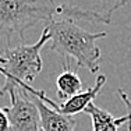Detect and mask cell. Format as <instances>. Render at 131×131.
<instances>
[{
    "label": "cell",
    "mask_w": 131,
    "mask_h": 131,
    "mask_svg": "<svg viewBox=\"0 0 131 131\" xmlns=\"http://www.w3.org/2000/svg\"><path fill=\"white\" fill-rule=\"evenodd\" d=\"M45 27L50 34L49 48L52 52L74 59L77 66L89 70V73H98L102 52L96 40L105 38L107 34L88 32L70 18L53 20Z\"/></svg>",
    "instance_id": "7a4b0ae2"
},
{
    "label": "cell",
    "mask_w": 131,
    "mask_h": 131,
    "mask_svg": "<svg viewBox=\"0 0 131 131\" xmlns=\"http://www.w3.org/2000/svg\"><path fill=\"white\" fill-rule=\"evenodd\" d=\"M114 3H116L117 7H121V6L126 4V0H114Z\"/></svg>",
    "instance_id": "8fae6325"
},
{
    "label": "cell",
    "mask_w": 131,
    "mask_h": 131,
    "mask_svg": "<svg viewBox=\"0 0 131 131\" xmlns=\"http://www.w3.org/2000/svg\"><path fill=\"white\" fill-rule=\"evenodd\" d=\"M4 61H6V59L3 57L2 54H0V66H3V64H4ZM0 75H2V67H0Z\"/></svg>",
    "instance_id": "7c38bea8"
},
{
    "label": "cell",
    "mask_w": 131,
    "mask_h": 131,
    "mask_svg": "<svg viewBox=\"0 0 131 131\" xmlns=\"http://www.w3.org/2000/svg\"><path fill=\"white\" fill-rule=\"evenodd\" d=\"M56 88H57L59 98L67 101L74 95L82 92V81L78 73L71 68H64L63 73L59 74V77L56 78Z\"/></svg>",
    "instance_id": "ba28073f"
},
{
    "label": "cell",
    "mask_w": 131,
    "mask_h": 131,
    "mask_svg": "<svg viewBox=\"0 0 131 131\" xmlns=\"http://www.w3.org/2000/svg\"><path fill=\"white\" fill-rule=\"evenodd\" d=\"M48 42H50V34L45 27L36 43L18 45L0 52V54L6 59L4 64L0 66L2 77L4 80L0 85V96L11 93L18 88L32 95L35 89L31 86V82L42 71L43 61L40 57V50Z\"/></svg>",
    "instance_id": "3957f363"
},
{
    "label": "cell",
    "mask_w": 131,
    "mask_h": 131,
    "mask_svg": "<svg viewBox=\"0 0 131 131\" xmlns=\"http://www.w3.org/2000/svg\"><path fill=\"white\" fill-rule=\"evenodd\" d=\"M105 82H106V75L101 74V75L96 78V82L93 86L86 88L85 91L74 95L73 98L64 101L63 103H56V102H53L50 98H48V95H46L45 91H42V89H38L36 93L34 95V98H38L40 101H43L45 103H48L50 106V107H53L54 110H57L59 113L66 114V116H73V114H77V113H85L86 107L95 101L98 93L101 92L102 88H103Z\"/></svg>",
    "instance_id": "5b68a950"
},
{
    "label": "cell",
    "mask_w": 131,
    "mask_h": 131,
    "mask_svg": "<svg viewBox=\"0 0 131 131\" xmlns=\"http://www.w3.org/2000/svg\"><path fill=\"white\" fill-rule=\"evenodd\" d=\"M117 93H118V96H120L121 102H123L124 106L127 107V110H128V114H131V99H130V96L127 95L123 89H117Z\"/></svg>",
    "instance_id": "30bf717a"
},
{
    "label": "cell",
    "mask_w": 131,
    "mask_h": 131,
    "mask_svg": "<svg viewBox=\"0 0 131 131\" xmlns=\"http://www.w3.org/2000/svg\"><path fill=\"white\" fill-rule=\"evenodd\" d=\"M127 131H131V120L127 123Z\"/></svg>",
    "instance_id": "4fadbf2b"
},
{
    "label": "cell",
    "mask_w": 131,
    "mask_h": 131,
    "mask_svg": "<svg viewBox=\"0 0 131 131\" xmlns=\"http://www.w3.org/2000/svg\"><path fill=\"white\" fill-rule=\"evenodd\" d=\"M116 8L112 7L105 13H99L75 6L57 4L54 0H0V43L4 42L6 48L3 50H6L14 36L24 38L25 31L39 23L48 25L56 15H63L70 20L109 24Z\"/></svg>",
    "instance_id": "6da1fadb"
},
{
    "label": "cell",
    "mask_w": 131,
    "mask_h": 131,
    "mask_svg": "<svg viewBox=\"0 0 131 131\" xmlns=\"http://www.w3.org/2000/svg\"><path fill=\"white\" fill-rule=\"evenodd\" d=\"M10 120L7 114V107H0V131H10Z\"/></svg>",
    "instance_id": "9c48e42d"
},
{
    "label": "cell",
    "mask_w": 131,
    "mask_h": 131,
    "mask_svg": "<svg viewBox=\"0 0 131 131\" xmlns=\"http://www.w3.org/2000/svg\"><path fill=\"white\" fill-rule=\"evenodd\" d=\"M34 102L39 110L42 131H75L77 121L74 117L59 113L38 98H34Z\"/></svg>",
    "instance_id": "8992f818"
},
{
    "label": "cell",
    "mask_w": 131,
    "mask_h": 131,
    "mask_svg": "<svg viewBox=\"0 0 131 131\" xmlns=\"http://www.w3.org/2000/svg\"><path fill=\"white\" fill-rule=\"evenodd\" d=\"M86 114H89L92 120V130L93 131H118V127L124 123H128L131 120V114L123 117H113L112 113H109L107 110L96 106L92 103L86 107L85 110Z\"/></svg>",
    "instance_id": "52a82bcc"
},
{
    "label": "cell",
    "mask_w": 131,
    "mask_h": 131,
    "mask_svg": "<svg viewBox=\"0 0 131 131\" xmlns=\"http://www.w3.org/2000/svg\"><path fill=\"white\" fill-rule=\"evenodd\" d=\"M10 95V106L7 114L10 120V131H42L40 116L34 99L24 89H15Z\"/></svg>",
    "instance_id": "277c9868"
}]
</instances>
